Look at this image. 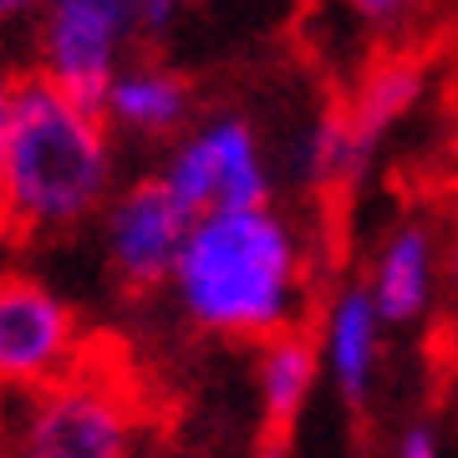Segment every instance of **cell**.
I'll return each mask as SVG.
<instances>
[{
    "label": "cell",
    "mask_w": 458,
    "mask_h": 458,
    "mask_svg": "<svg viewBox=\"0 0 458 458\" xmlns=\"http://www.w3.org/2000/svg\"><path fill=\"white\" fill-rule=\"evenodd\" d=\"M158 458H194V454H158Z\"/></svg>",
    "instance_id": "obj_17"
},
{
    "label": "cell",
    "mask_w": 458,
    "mask_h": 458,
    "mask_svg": "<svg viewBox=\"0 0 458 458\" xmlns=\"http://www.w3.org/2000/svg\"><path fill=\"white\" fill-rule=\"evenodd\" d=\"M113 183L107 117L26 72L0 153V240H47L98 214Z\"/></svg>",
    "instance_id": "obj_1"
},
{
    "label": "cell",
    "mask_w": 458,
    "mask_h": 458,
    "mask_svg": "<svg viewBox=\"0 0 458 458\" xmlns=\"http://www.w3.org/2000/svg\"><path fill=\"white\" fill-rule=\"evenodd\" d=\"M377 357H382V311H377L372 291L352 285V291L336 295L327 321V367L352 408H361L372 393Z\"/></svg>",
    "instance_id": "obj_9"
},
{
    "label": "cell",
    "mask_w": 458,
    "mask_h": 458,
    "mask_svg": "<svg viewBox=\"0 0 458 458\" xmlns=\"http://www.w3.org/2000/svg\"><path fill=\"white\" fill-rule=\"evenodd\" d=\"M454 280H458V260H454Z\"/></svg>",
    "instance_id": "obj_18"
},
{
    "label": "cell",
    "mask_w": 458,
    "mask_h": 458,
    "mask_svg": "<svg viewBox=\"0 0 458 458\" xmlns=\"http://www.w3.org/2000/svg\"><path fill=\"white\" fill-rule=\"evenodd\" d=\"M77 361V316L41 280L0 276V387L41 393Z\"/></svg>",
    "instance_id": "obj_6"
},
{
    "label": "cell",
    "mask_w": 458,
    "mask_h": 458,
    "mask_svg": "<svg viewBox=\"0 0 458 458\" xmlns=\"http://www.w3.org/2000/svg\"><path fill=\"white\" fill-rule=\"evenodd\" d=\"M423 92V56H408V51H387V56H377L367 72H361V82L352 87V102H346V117H352V128L377 143V132L387 128L393 117H403L418 102Z\"/></svg>",
    "instance_id": "obj_12"
},
{
    "label": "cell",
    "mask_w": 458,
    "mask_h": 458,
    "mask_svg": "<svg viewBox=\"0 0 458 458\" xmlns=\"http://www.w3.org/2000/svg\"><path fill=\"white\" fill-rule=\"evenodd\" d=\"M194 214L183 209L164 179H138L107 209V265L123 291L143 295L174 280L179 255L189 245Z\"/></svg>",
    "instance_id": "obj_7"
},
{
    "label": "cell",
    "mask_w": 458,
    "mask_h": 458,
    "mask_svg": "<svg viewBox=\"0 0 458 458\" xmlns=\"http://www.w3.org/2000/svg\"><path fill=\"white\" fill-rule=\"evenodd\" d=\"M301 280L306 265L291 225L270 209H240L194 219L174 291L194 327L240 342H270L295 327Z\"/></svg>",
    "instance_id": "obj_2"
},
{
    "label": "cell",
    "mask_w": 458,
    "mask_h": 458,
    "mask_svg": "<svg viewBox=\"0 0 458 458\" xmlns=\"http://www.w3.org/2000/svg\"><path fill=\"white\" fill-rule=\"evenodd\" d=\"M189 102H194V92L179 72H168L158 62H138L113 77L102 117H113L117 128L132 132H174L189 117Z\"/></svg>",
    "instance_id": "obj_11"
},
{
    "label": "cell",
    "mask_w": 458,
    "mask_h": 458,
    "mask_svg": "<svg viewBox=\"0 0 458 458\" xmlns=\"http://www.w3.org/2000/svg\"><path fill=\"white\" fill-rule=\"evenodd\" d=\"M11 458H138V408L117 377L66 372L26 393Z\"/></svg>",
    "instance_id": "obj_3"
},
{
    "label": "cell",
    "mask_w": 458,
    "mask_h": 458,
    "mask_svg": "<svg viewBox=\"0 0 458 458\" xmlns=\"http://www.w3.org/2000/svg\"><path fill=\"white\" fill-rule=\"evenodd\" d=\"M321 372V352L306 327H291L260 342V361H255V387H260V418L270 448H291V428L311 397V382Z\"/></svg>",
    "instance_id": "obj_8"
},
{
    "label": "cell",
    "mask_w": 458,
    "mask_h": 458,
    "mask_svg": "<svg viewBox=\"0 0 458 458\" xmlns=\"http://www.w3.org/2000/svg\"><path fill=\"white\" fill-rule=\"evenodd\" d=\"M397 458H438V438H433V428H408L403 443H397Z\"/></svg>",
    "instance_id": "obj_14"
},
{
    "label": "cell",
    "mask_w": 458,
    "mask_h": 458,
    "mask_svg": "<svg viewBox=\"0 0 458 458\" xmlns=\"http://www.w3.org/2000/svg\"><path fill=\"white\" fill-rule=\"evenodd\" d=\"M433 260H438V245L423 225H403L387 234V245L372 265V301L382 321H412V316L428 311L433 301Z\"/></svg>",
    "instance_id": "obj_10"
},
{
    "label": "cell",
    "mask_w": 458,
    "mask_h": 458,
    "mask_svg": "<svg viewBox=\"0 0 458 458\" xmlns=\"http://www.w3.org/2000/svg\"><path fill=\"white\" fill-rule=\"evenodd\" d=\"M352 11L361 21H372V26H397L403 16L418 11V0H352Z\"/></svg>",
    "instance_id": "obj_13"
},
{
    "label": "cell",
    "mask_w": 458,
    "mask_h": 458,
    "mask_svg": "<svg viewBox=\"0 0 458 458\" xmlns=\"http://www.w3.org/2000/svg\"><path fill=\"white\" fill-rule=\"evenodd\" d=\"M164 183L194 219L265 209V199H270L260 143L245 117H214L199 132H189L168 158Z\"/></svg>",
    "instance_id": "obj_5"
},
{
    "label": "cell",
    "mask_w": 458,
    "mask_h": 458,
    "mask_svg": "<svg viewBox=\"0 0 458 458\" xmlns=\"http://www.w3.org/2000/svg\"><path fill=\"white\" fill-rule=\"evenodd\" d=\"M11 107H16V77L0 62V153H5V132H11Z\"/></svg>",
    "instance_id": "obj_16"
},
{
    "label": "cell",
    "mask_w": 458,
    "mask_h": 458,
    "mask_svg": "<svg viewBox=\"0 0 458 458\" xmlns=\"http://www.w3.org/2000/svg\"><path fill=\"white\" fill-rule=\"evenodd\" d=\"M148 0H51L36 21L41 77L62 87L66 98L102 113L107 87L123 72V47L143 36Z\"/></svg>",
    "instance_id": "obj_4"
},
{
    "label": "cell",
    "mask_w": 458,
    "mask_h": 458,
    "mask_svg": "<svg viewBox=\"0 0 458 458\" xmlns=\"http://www.w3.org/2000/svg\"><path fill=\"white\" fill-rule=\"evenodd\" d=\"M47 5L51 0H0V31L21 26V21H31V16H47Z\"/></svg>",
    "instance_id": "obj_15"
}]
</instances>
